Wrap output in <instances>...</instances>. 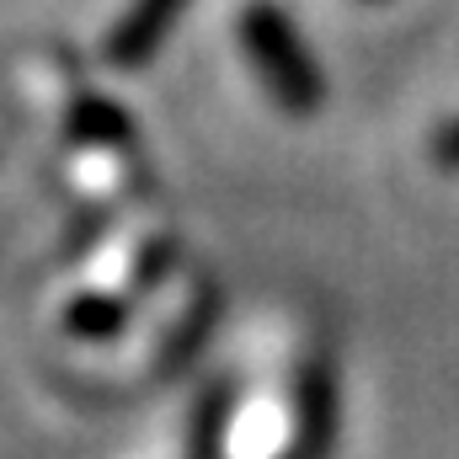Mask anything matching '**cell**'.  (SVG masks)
<instances>
[{"mask_svg":"<svg viewBox=\"0 0 459 459\" xmlns=\"http://www.w3.org/2000/svg\"><path fill=\"white\" fill-rule=\"evenodd\" d=\"M246 48L256 59V70L267 75V86L289 102V108H310L321 97V81L299 48V38L289 32V22L278 11H251L246 16Z\"/></svg>","mask_w":459,"mask_h":459,"instance_id":"1","label":"cell"},{"mask_svg":"<svg viewBox=\"0 0 459 459\" xmlns=\"http://www.w3.org/2000/svg\"><path fill=\"white\" fill-rule=\"evenodd\" d=\"M171 11H177V0H139V11L123 22V38H117V59H134V54H144V48L160 38V27L171 22Z\"/></svg>","mask_w":459,"mask_h":459,"instance_id":"2","label":"cell"},{"mask_svg":"<svg viewBox=\"0 0 459 459\" xmlns=\"http://www.w3.org/2000/svg\"><path fill=\"white\" fill-rule=\"evenodd\" d=\"M438 155H444V166H459V123L438 139Z\"/></svg>","mask_w":459,"mask_h":459,"instance_id":"3","label":"cell"}]
</instances>
